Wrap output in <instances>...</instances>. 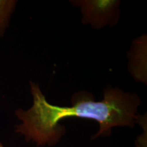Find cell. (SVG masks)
<instances>
[{
    "mask_svg": "<svg viewBox=\"0 0 147 147\" xmlns=\"http://www.w3.org/2000/svg\"><path fill=\"white\" fill-rule=\"evenodd\" d=\"M29 85L33 104L27 110L18 108L15 111L21 122L15 126V131L38 146H53L59 143L65 133L61 121L67 118L96 121L99 130L92 139L108 136L117 127L132 128L139 121V95L119 87L106 88L100 101L89 92L78 91L71 97V106H59L48 102L39 84L31 80Z\"/></svg>",
    "mask_w": 147,
    "mask_h": 147,
    "instance_id": "1",
    "label": "cell"
},
{
    "mask_svg": "<svg viewBox=\"0 0 147 147\" xmlns=\"http://www.w3.org/2000/svg\"><path fill=\"white\" fill-rule=\"evenodd\" d=\"M80 8L82 22L93 29L106 26L113 27L117 24L120 16V1L117 0H79L70 1Z\"/></svg>",
    "mask_w": 147,
    "mask_h": 147,
    "instance_id": "2",
    "label": "cell"
},
{
    "mask_svg": "<svg viewBox=\"0 0 147 147\" xmlns=\"http://www.w3.org/2000/svg\"><path fill=\"white\" fill-rule=\"evenodd\" d=\"M17 2L16 0H0V39L9 27Z\"/></svg>",
    "mask_w": 147,
    "mask_h": 147,
    "instance_id": "3",
    "label": "cell"
},
{
    "mask_svg": "<svg viewBox=\"0 0 147 147\" xmlns=\"http://www.w3.org/2000/svg\"><path fill=\"white\" fill-rule=\"evenodd\" d=\"M0 147H4V146H3V144H2V143H1V142H0Z\"/></svg>",
    "mask_w": 147,
    "mask_h": 147,
    "instance_id": "4",
    "label": "cell"
}]
</instances>
